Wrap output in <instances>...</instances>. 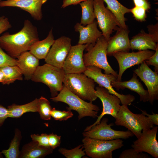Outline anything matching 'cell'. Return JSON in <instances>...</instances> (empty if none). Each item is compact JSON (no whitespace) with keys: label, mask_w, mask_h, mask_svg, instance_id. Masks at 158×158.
I'll list each match as a JSON object with an SVG mask.
<instances>
[{"label":"cell","mask_w":158,"mask_h":158,"mask_svg":"<svg viewBox=\"0 0 158 158\" xmlns=\"http://www.w3.org/2000/svg\"><path fill=\"white\" fill-rule=\"evenodd\" d=\"M97 21L95 20L92 23L86 26L77 23L74 26L75 30L80 34L78 44H92L94 46L97 40L102 35V32L98 29Z\"/></svg>","instance_id":"19"},{"label":"cell","mask_w":158,"mask_h":158,"mask_svg":"<svg viewBox=\"0 0 158 158\" xmlns=\"http://www.w3.org/2000/svg\"><path fill=\"white\" fill-rule=\"evenodd\" d=\"M157 126L143 131L140 136L133 142L131 147L138 152L147 153L155 158H158V142L156 135Z\"/></svg>","instance_id":"15"},{"label":"cell","mask_w":158,"mask_h":158,"mask_svg":"<svg viewBox=\"0 0 158 158\" xmlns=\"http://www.w3.org/2000/svg\"><path fill=\"white\" fill-rule=\"evenodd\" d=\"M145 61L147 65L153 66L155 67V71L158 73V46L154 54Z\"/></svg>","instance_id":"38"},{"label":"cell","mask_w":158,"mask_h":158,"mask_svg":"<svg viewBox=\"0 0 158 158\" xmlns=\"http://www.w3.org/2000/svg\"><path fill=\"white\" fill-rule=\"evenodd\" d=\"M146 10L141 7L135 6L130 9V12L132 13L135 19L141 21H144L146 18Z\"/></svg>","instance_id":"36"},{"label":"cell","mask_w":158,"mask_h":158,"mask_svg":"<svg viewBox=\"0 0 158 158\" xmlns=\"http://www.w3.org/2000/svg\"><path fill=\"white\" fill-rule=\"evenodd\" d=\"M39 99L35 98L27 104L19 105L15 104L8 106V117L18 118L23 114L29 112H38Z\"/></svg>","instance_id":"25"},{"label":"cell","mask_w":158,"mask_h":158,"mask_svg":"<svg viewBox=\"0 0 158 158\" xmlns=\"http://www.w3.org/2000/svg\"><path fill=\"white\" fill-rule=\"evenodd\" d=\"M63 83L68 90L84 100L92 102L97 98L94 81L84 73L65 74Z\"/></svg>","instance_id":"6"},{"label":"cell","mask_w":158,"mask_h":158,"mask_svg":"<svg viewBox=\"0 0 158 158\" xmlns=\"http://www.w3.org/2000/svg\"><path fill=\"white\" fill-rule=\"evenodd\" d=\"M83 148V144L80 145L71 150L60 148L59 152L66 158H81L86 155Z\"/></svg>","instance_id":"31"},{"label":"cell","mask_w":158,"mask_h":158,"mask_svg":"<svg viewBox=\"0 0 158 158\" xmlns=\"http://www.w3.org/2000/svg\"><path fill=\"white\" fill-rule=\"evenodd\" d=\"M17 65V60L6 53L0 47V68L6 66Z\"/></svg>","instance_id":"33"},{"label":"cell","mask_w":158,"mask_h":158,"mask_svg":"<svg viewBox=\"0 0 158 158\" xmlns=\"http://www.w3.org/2000/svg\"><path fill=\"white\" fill-rule=\"evenodd\" d=\"M22 138L21 133L18 128L15 129L14 135L10 143L8 149L3 150L1 153L6 158H18L19 147Z\"/></svg>","instance_id":"27"},{"label":"cell","mask_w":158,"mask_h":158,"mask_svg":"<svg viewBox=\"0 0 158 158\" xmlns=\"http://www.w3.org/2000/svg\"><path fill=\"white\" fill-rule=\"evenodd\" d=\"M39 40L37 27L27 19L25 20L23 28L18 32L12 34L6 32L0 36V47L15 59L29 51L31 47Z\"/></svg>","instance_id":"1"},{"label":"cell","mask_w":158,"mask_h":158,"mask_svg":"<svg viewBox=\"0 0 158 158\" xmlns=\"http://www.w3.org/2000/svg\"><path fill=\"white\" fill-rule=\"evenodd\" d=\"M8 117V111L2 105L0 104V127L4 124L6 119Z\"/></svg>","instance_id":"40"},{"label":"cell","mask_w":158,"mask_h":158,"mask_svg":"<svg viewBox=\"0 0 158 158\" xmlns=\"http://www.w3.org/2000/svg\"><path fill=\"white\" fill-rule=\"evenodd\" d=\"M158 41L150 34L142 32L130 40V49L139 51L148 49L155 51L158 46Z\"/></svg>","instance_id":"23"},{"label":"cell","mask_w":158,"mask_h":158,"mask_svg":"<svg viewBox=\"0 0 158 158\" xmlns=\"http://www.w3.org/2000/svg\"><path fill=\"white\" fill-rule=\"evenodd\" d=\"M80 4L82 11L80 23L85 26L92 23L95 18L93 0H87L81 2Z\"/></svg>","instance_id":"28"},{"label":"cell","mask_w":158,"mask_h":158,"mask_svg":"<svg viewBox=\"0 0 158 158\" xmlns=\"http://www.w3.org/2000/svg\"><path fill=\"white\" fill-rule=\"evenodd\" d=\"M51 117L57 121H66L72 117L73 115L71 111H61L52 108L50 112Z\"/></svg>","instance_id":"32"},{"label":"cell","mask_w":158,"mask_h":158,"mask_svg":"<svg viewBox=\"0 0 158 158\" xmlns=\"http://www.w3.org/2000/svg\"><path fill=\"white\" fill-rule=\"evenodd\" d=\"M8 19L5 16L0 17V35L11 27Z\"/></svg>","instance_id":"39"},{"label":"cell","mask_w":158,"mask_h":158,"mask_svg":"<svg viewBox=\"0 0 158 158\" xmlns=\"http://www.w3.org/2000/svg\"><path fill=\"white\" fill-rule=\"evenodd\" d=\"M119 158H149V155L143 152H138L133 148L125 150L120 155Z\"/></svg>","instance_id":"34"},{"label":"cell","mask_w":158,"mask_h":158,"mask_svg":"<svg viewBox=\"0 0 158 158\" xmlns=\"http://www.w3.org/2000/svg\"><path fill=\"white\" fill-rule=\"evenodd\" d=\"M93 4L97 24L102 35L108 41L113 31L119 27L118 23L113 13L105 7L103 0H93Z\"/></svg>","instance_id":"10"},{"label":"cell","mask_w":158,"mask_h":158,"mask_svg":"<svg viewBox=\"0 0 158 158\" xmlns=\"http://www.w3.org/2000/svg\"><path fill=\"white\" fill-rule=\"evenodd\" d=\"M39 99L37 112L41 118L46 120H50L51 117L50 112L52 108L50 105V102L47 99L42 96Z\"/></svg>","instance_id":"30"},{"label":"cell","mask_w":158,"mask_h":158,"mask_svg":"<svg viewBox=\"0 0 158 158\" xmlns=\"http://www.w3.org/2000/svg\"><path fill=\"white\" fill-rule=\"evenodd\" d=\"M17 66L21 70L25 79L30 80L39 66V59L29 51L21 54L18 57Z\"/></svg>","instance_id":"21"},{"label":"cell","mask_w":158,"mask_h":158,"mask_svg":"<svg viewBox=\"0 0 158 158\" xmlns=\"http://www.w3.org/2000/svg\"><path fill=\"white\" fill-rule=\"evenodd\" d=\"M116 30V34L108 41L107 55L109 56L117 52H128L130 49L127 28L118 27Z\"/></svg>","instance_id":"18"},{"label":"cell","mask_w":158,"mask_h":158,"mask_svg":"<svg viewBox=\"0 0 158 158\" xmlns=\"http://www.w3.org/2000/svg\"><path fill=\"white\" fill-rule=\"evenodd\" d=\"M149 50H140L137 52H119L113 56L117 61L119 71L116 80L121 81L123 73L127 69L135 65H139L148 59L154 53Z\"/></svg>","instance_id":"11"},{"label":"cell","mask_w":158,"mask_h":158,"mask_svg":"<svg viewBox=\"0 0 158 158\" xmlns=\"http://www.w3.org/2000/svg\"><path fill=\"white\" fill-rule=\"evenodd\" d=\"M142 114L147 116L152 122L154 125H158V114L152 113L151 114H149L145 111L141 110Z\"/></svg>","instance_id":"42"},{"label":"cell","mask_w":158,"mask_h":158,"mask_svg":"<svg viewBox=\"0 0 158 158\" xmlns=\"http://www.w3.org/2000/svg\"><path fill=\"white\" fill-rule=\"evenodd\" d=\"M135 6L144 8L146 10L149 9L150 6L148 2L146 0H133Z\"/></svg>","instance_id":"41"},{"label":"cell","mask_w":158,"mask_h":158,"mask_svg":"<svg viewBox=\"0 0 158 158\" xmlns=\"http://www.w3.org/2000/svg\"><path fill=\"white\" fill-rule=\"evenodd\" d=\"M5 82V78L4 73L0 70V83H2L3 84H4Z\"/></svg>","instance_id":"45"},{"label":"cell","mask_w":158,"mask_h":158,"mask_svg":"<svg viewBox=\"0 0 158 158\" xmlns=\"http://www.w3.org/2000/svg\"><path fill=\"white\" fill-rule=\"evenodd\" d=\"M115 119L116 125L125 127L138 138L142 132L152 128L154 125L147 116L133 113L128 106L121 105Z\"/></svg>","instance_id":"3"},{"label":"cell","mask_w":158,"mask_h":158,"mask_svg":"<svg viewBox=\"0 0 158 158\" xmlns=\"http://www.w3.org/2000/svg\"><path fill=\"white\" fill-rule=\"evenodd\" d=\"M87 0H63L61 8H65L72 5H75Z\"/></svg>","instance_id":"44"},{"label":"cell","mask_w":158,"mask_h":158,"mask_svg":"<svg viewBox=\"0 0 158 158\" xmlns=\"http://www.w3.org/2000/svg\"><path fill=\"white\" fill-rule=\"evenodd\" d=\"M3 154L1 152H0V158H3Z\"/></svg>","instance_id":"46"},{"label":"cell","mask_w":158,"mask_h":158,"mask_svg":"<svg viewBox=\"0 0 158 158\" xmlns=\"http://www.w3.org/2000/svg\"><path fill=\"white\" fill-rule=\"evenodd\" d=\"M4 73L5 78L4 85H8L16 80H22L23 74L17 66H6L0 68Z\"/></svg>","instance_id":"29"},{"label":"cell","mask_w":158,"mask_h":158,"mask_svg":"<svg viewBox=\"0 0 158 158\" xmlns=\"http://www.w3.org/2000/svg\"><path fill=\"white\" fill-rule=\"evenodd\" d=\"M149 34L153 36L158 41V24L154 25H149L147 27Z\"/></svg>","instance_id":"43"},{"label":"cell","mask_w":158,"mask_h":158,"mask_svg":"<svg viewBox=\"0 0 158 158\" xmlns=\"http://www.w3.org/2000/svg\"><path fill=\"white\" fill-rule=\"evenodd\" d=\"M54 40L51 29L45 39L35 43L31 47L29 51L39 60L45 59Z\"/></svg>","instance_id":"24"},{"label":"cell","mask_w":158,"mask_h":158,"mask_svg":"<svg viewBox=\"0 0 158 158\" xmlns=\"http://www.w3.org/2000/svg\"><path fill=\"white\" fill-rule=\"evenodd\" d=\"M82 142L86 154L92 158H112L113 152L124 145L121 139L106 140L85 137Z\"/></svg>","instance_id":"7"},{"label":"cell","mask_w":158,"mask_h":158,"mask_svg":"<svg viewBox=\"0 0 158 158\" xmlns=\"http://www.w3.org/2000/svg\"><path fill=\"white\" fill-rule=\"evenodd\" d=\"M108 40L103 35L97 40L95 45L89 44L85 50L87 51L83 55L86 67L93 66L104 70V73L112 74L117 78L118 73L109 64L107 59Z\"/></svg>","instance_id":"4"},{"label":"cell","mask_w":158,"mask_h":158,"mask_svg":"<svg viewBox=\"0 0 158 158\" xmlns=\"http://www.w3.org/2000/svg\"><path fill=\"white\" fill-rule=\"evenodd\" d=\"M137 77V75L133 73V77L130 80L124 81L116 80L111 82V85L117 90H124L126 88L128 89L139 95L140 101L144 102H148L149 95L148 91L144 89Z\"/></svg>","instance_id":"20"},{"label":"cell","mask_w":158,"mask_h":158,"mask_svg":"<svg viewBox=\"0 0 158 158\" xmlns=\"http://www.w3.org/2000/svg\"><path fill=\"white\" fill-rule=\"evenodd\" d=\"M49 143L50 147L53 150L59 147L61 143V136L53 133L48 134Z\"/></svg>","instance_id":"37"},{"label":"cell","mask_w":158,"mask_h":158,"mask_svg":"<svg viewBox=\"0 0 158 158\" xmlns=\"http://www.w3.org/2000/svg\"><path fill=\"white\" fill-rule=\"evenodd\" d=\"M47 0H6L0 1V7L19 8L29 13L35 20H40L42 18V6Z\"/></svg>","instance_id":"17"},{"label":"cell","mask_w":158,"mask_h":158,"mask_svg":"<svg viewBox=\"0 0 158 158\" xmlns=\"http://www.w3.org/2000/svg\"><path fill=\"white\" fill-rule=\"evenodd\" d=\"M30 137L32 140L37 142L40 146L51 147L49 143L48 134L46 133H43L40 135L33 134L31 135Z\"/></svg>","instance_id":"35"},{"label":"cell","mask_w":158,"mask_h":158,"mask_svg":"<svg viewBox=\"0 0 158 158\" xmlns=\"http://www.w3.org/2000/svg\"><path fill=\"white\" fill-rule=\"evenodd\" d=\"M95 90L96 96L102 102V110L100 114L97 117L95 122L87 126L84 131L88 130L92 126L99 124L105 115H110L115 118L121 106V101L118 97L110 94L105 88L99 86L96 87Z\"/></svg>","instance_id":"12"},{"label":"cell","mask_w":158,"mask_h":158,"mask_svg":"<svg viewBox=\"0 0 158 158\" xmlns=\"http://www.w3.org/2000/svg\"><path fill=\"white\" fill-rule=\"evenodd\" d=\"M53 150L51 147L40 146L32 140L24 145L20 152L18 158H42L51 154Z\"/></svg>","instance_id":"22"},{"label":"cell","mask_w":158,"mask_h":158,"mask_svg":"<svg viewBox=\"0 0 158 158\" xmlns=\"http://www.w3.org/2000/svg\"><path fill=\"white\" fill-rule=\"evenodd\" d=\"M71 39L62 36L54 40L45 59L46 63L62 68L65 60L71 47Z\"/></svg>","instance_id":"13"},{"label":"cell","mask_w":158,"mask_h":158,"mask_svg":"<svg viewBox=\"0 0 158 158\" xmlns=\"http://www.w3.org/2000/svg\"><path fill=\"white\" fill-rule=\"evenodd\" d=\"M65 75L63 68L46 63L37 67L31 80L47 85L53 97L56 96L62 90Z\"/></svg>","instance_id":"5"},{"label":"cell","mask_w":158,"mask_h":158,"mask_svg":"<svg viewBox=\"0 0 158 158\" xmlns=\"http://www.w3.org/2000/svg\"><path fill=\"white\" fill-rule=\"evenodd\" d=\"M50 99L55 102H61L67 104L68 110H74L78 113V118L90 116L95 118L98 116V111L99 108L97 106L93 104L92 102H87L82 99L70 90L63 85L62 90L57 95Z\"/></svg>","instance_id":"2"},{"label":"cell","mask_w":158,"mask_h":158,"mask_svg":"<svg viewBox=\"0 0 158 158\" xmlns=\"http://www.w3.org/2000/svg\"><path fill=\"white\" fill-rule=\"evenodd\" d=\"M92 79L99 86L107 89L111 94L116 96L120 99L122 105H130L135 99V97L130 94L124 95L118 93L113 88L111 85L113 81L116 80L117 77L112 74H104L102 69L93 66H88L83 73Z\"/></svg>","instance_id":"8"},{"label":"cell","mask_w":158,"mask_h":158,"mask_svg":"<svg viewBox=\"0 0 158 158\" xmlns=\"http://www.w3.org/2000/svg\"><path fill=\"white\" fill-rule=\"evenodd\" d=\"M133 72L140 79L147 88L148 101L152 104L158 99V74L152 71L145 61Z\"/></svg>","instance_id":"16"},{"label":"cell","mask_w":158,"mask_h":158,"mask_svg":"<svg viewBox=\"0 0 158 158\" xmlns=\"http://www.w3.org/2000/svg\"><path fill=\"white\" fill-rule=\"evenodd\" d=\"M107 5V8L110 10L116 17L118 23L119 27L127 28L125 23L124 15L130 12L129 9L119 3L117 0H103Z\"/></svg>","instance_id":"26"},{"label":"cell","mask_w":158,"mask_h":158,"mask_svg":"<svg viewBox=\"0 0 158 158\" xmlns=\"http://www.w3.org/2000/svg\"><path fill=\"white\" fill-rule=\"evenodd\" d=\"M108 118H103L99 124L92 126L88 130L83 132V135L84 137L106 140L127 139L134 135L128 130L123 131L113 129L111 126L114 124L113 123L108 124Z\"/></svg>","instance_id":"9"},{"label":"cell","mask_w":158,"mask_h":158,"mask_svg":"<svg viewBox=\"0 0 158 158\" xmlns=\"http://www.w3.org/2000/svg\"><path fill=\"white\" fill-rule=\"evenodd\" d=\"M1 1V0H0V1Z\"/></svg>","instance_id":"47"},{"label":"cell","mask_w":158,"mask_h":158,"mask_svg":"<svg viewBox=\"0 0 158 158\" xmlns=\"http://www.w3.org/2000/svg\"><path fill=\"white\" fill-rule=\"evenodd\" d=\"M88 44L71 46L62 68L65 74L84 73L86 67L83 59V51Z\"/></svg>","instance_id":"14"}]
</instances>
